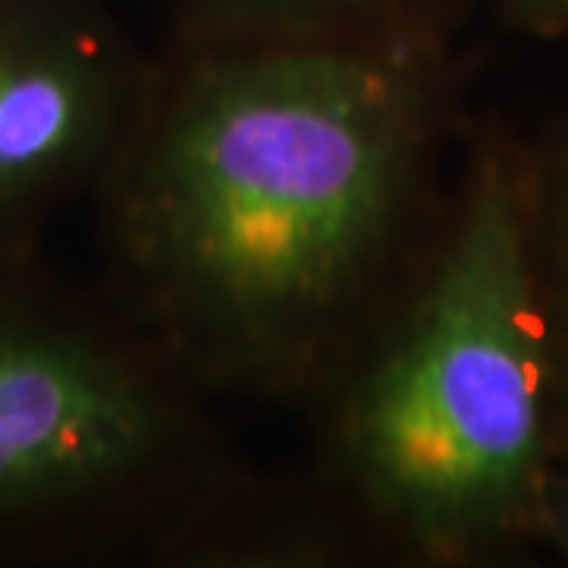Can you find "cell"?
I'll return each instance as SVG.
<instances>
[{
    "mask_svg": "<svg viewBox=\"0 0 568 568\" xmlns=\"http://www.w3.org/2000/svg\"><path fill=\"white\" fill-rule=\"evenodd\" d=\"M465 85L452 36L178 29L92 275L212 402L304 414L443 212Z\"/></svg>",
    "mask_w": 568,
    "mask_h": 568,
    "instance_id": "1",
    "label": "cell"
},
{
    "mask_svg": "<svg viewBox=\"0 0 568 568\" xmlns=\"http://www.w3.org/2000/svg\"><path fill=\"white\" fill-rule=\"evenodd\" d=\"M304 417L310 452L294 477L347 566L537 556L559 436L525 133L470 118L424 250Z\"/></svg>",
    "mask_w": 568,
    "mask_h": 568,
    "instance_id": "2",
    "label": "cell"
},
{
    "mask_svg": "<svg viewBox=\"0 0 568 568\" xmlns=\"http://www.w3.org/2000/svg\"><path fill=\"white\" fill-rule=\"evenodd\" d=\"M95 275L0 244V568H183L256 470Z\"/></svg>",
    "mask_w": 568,
    "mask_h": 568,
    "instance_id": "3",
    "label": "cell"
},
{
    "mask_svg": "<svg viewBox=\"0 0 568 568\" xmlns=\"http://www.w3.org/2000/svg\"><path fill=\"white\" fill-rule=\"evenodd\" d=\"M152 54L85 0H0V244H48L140 114Z\"/></svg>",
    "mask_w": 568,
    "mask_h": 568,
    "instance_id": "4",
    "label": "cell"
},
{
    "mask_svg": "<svg viewBox=\"0 0 568 568\" xmlns=\"http://www.w3.org/2000/svg\"><path fill=\"white\" fill-rule=\"evenodd\" d=\"M528 234L547 325L559 458H568V102L525 133Z\"/></svg>",
    "mask_w": 568,
    "mask_h": 568,
    "instance_id": "5",
    "label": "cell"
},
{
    "mask_svg": "<svg viewBox=\"0 0 568 568\" xmlns=\"http://www.w3.org/2000/svg\"><path fill=\"white\" fill-rule=\"evenodd\" d=\"M181 29L452 36L462 0H181Z\"/></svg>",
    "mask_w": 568,
    "mask_h": 568,
    "instance_id": "6",
    "label": "cell"
},
{
    "mask_svg": "<svg viewBox=\"0 0 568 568\" xmlns=\"http://www.w3.org/2000/svg\"><path fill=\"white\" fill-rule=\"evenodd\" d=\"M540 552L568 566V458H559L549 470L537 518V556Z\"/></svg>",
    "mask_w": 568,
    "mask_h": 568,
    "instance_id": "7",
    "label": "cell"
},
{
    "mask_svg": "<svg viewBox=\"0 0 568 568\" xmlns=\"http://www.w3.org/2000/svg\"><path fill=\"white\" fill-rule=\"evenodd\" d=\"M508 22L534 39L568 41V0H503Z\"/></svg>",
    "mask_w": 568,
    "mask_h": 568,
    "instance_id": "8",
    "label": "cell"
}]
</instances>
